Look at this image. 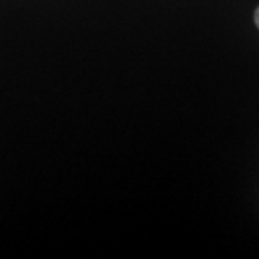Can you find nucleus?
I'll return each mask as SVG.
<instances>
[{"instance_id": "1", "label": "nucleus", "mask_w": 259, "mask_h": 259, "mask_svg": "<svg viewBox=\"0 0 259 259\" xmlns=\"http://www.w3.org/2000/svg\"><path fill=\"white\" fill-rule=\"evenodd\" d=\"M255 23H256V26H258L259 29V8L256 9V12H255Z\"/></svg>"}]
</instances>
